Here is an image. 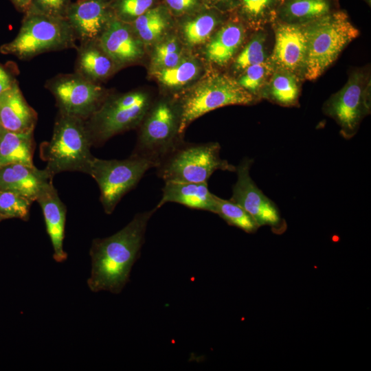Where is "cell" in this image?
I'll list each match as a JSON object with an SVG mask.
<instances>
[{
  "label": "cell",
  "instance_id": "obj_40",
  "mask_svg": "<svg viewBox=\"0 0 371 371\" xmlns=\"http://www.w3.org/2000/svg\"><path fill=\"white\" fill-rule=\"evenodd\" d=\"M1 220H3V218H2V217H1V215H0V221H1Z\"/></svg>",
  "mask_w": 371,
  "mask_h": 371
},
{
  "label": "cell",
  "instance_id": "obj_35",
  "mask_svg": "<svg viewBox=\"0 0 371 371\" xmlns=\"http://www.w3.org/2000/svg\"><path fill=\"white\" fill-rule=\"evenodd\" d=\"M70 3L69 0H31L30 8L27 12L65 19L66 12Z\"/></svg>",
  "mask_w": 371,
  "mask_h": 371
},
{
  "label": "cell",
  "instance_id": "obj_37",
  "mask_svg": "<svg viewBox=\"0 0 371 371\" xmlns=\"http://www.w3.org/2000/svg\"><path fill=\"white\" fill-rule=\"evenodd\" d=\"M14 82L15 80L0 65V93L11 87Z\"/></svg>",
  "mask_w": 371,
  "mask_h": 371
},
{
  "label": "cell",
  "instance_id": "obj_12",
  "mask_svg": "<svg viewBox=\"0 0 371 371\" xmlns=\"http://www.w3.org/2000/svg\"><path fill=\"white\" fill-rule=\"evenodd\" d=\"M253 160L245 158L236 167L237 180L230 200L243 207L257 225L275 226L280 223L279 212L274 204L258 188L250 177Z\"/></svg>",
  "mask_w": 371,
  "mask_h": 371
},
{
  "label": "cell",
  "instance_id": "obj_13",
  "mask_svg": "<svg viewBox=\"0 0 371 371\" xmlns=\"http://www.w3.org/2000/svg\"><path fill=\"white\" fill-rule=\"evenodd\" d=\"M275 43L269 58L275 68L289 71L303 78L307 38L304 24L283 21L274 25Z\"/></svg>",
  "mask_w": 371,
  "mask_h": 371
},
{
  "label": "cell",
  "instance_id": "obj_26",
  "mask_svg": "<svg viewBox=\"0 0 371 371\" xmlns=\"http://www.w3.org/2000/svg\"><path fill=\"white\" fill-rule=\"evenodd\" d=\"M200 66L194 59L183 58L174 67L153 71L159 82L167 88L178 89L196 78Z\"/></svg>",
  "mask_w": 371,
  "mask_h": 371
},
{
  "label": "cell",
  "instance_id": "obj_15",
  "mask_svg": "<svg viewBox=\"0 0 371 371\" xmlns=\"http://www.w3.org/2000/svg\"><path fill=\"white\" fill-rule=\"evenodd\" d=\"M98 42L117 67L135 62L144 54V44L135 34L131 25L115 16Z\"/></svg>",
  "mask_w": 371,
  "mask_h": 371
},
{
  "label": "cell",
  "instance_id": "obj_38",
  "mask_svg": "<svg viewBox=\"0 0 371 371\" xmlns=\"http://www.w3.org/2000/svg\"><path fill=\"white\" fill-rule=\"evenodd\" d=\"M14 7L20 12L25 13L30 8L31 0H10Z\"/></svg>",
  "mask_w": 371,
  "mask_h": 371
},
{
  "label": "cell",
  "instance_id": "obj_18",
  "mask_svg": "<svg viewBox=\"0 0 371 371\" xmlns=\"http://www.w3.org/2000/svg\"><path fill=\"white\" fill-rule=\"evenodd\" d=\"M52 179L45 169L34 166L12 164L0 167V190L21 194L33 201L43 185Z\"/></svg>",
  "mask_w": 371,
  "mask_h": 371
},
{
  "label": "cell",
  "instance_id": "obj_11",
  "mask_svg": "<svg viewBox=\"0 0 371 371\" xmlns=\"http://www.w3.org/2000/svg\"><path fill=\"white\" fill-rule=\"evenodd\" d=\"M59 111L87 120L105 99L103 88L76 73L58 75L47 83Z\"/></svg>",
  "mask_w": 371,
  "mask_h": 371
},
{
  "label": "cell",
  "instance_id": "obj_10",
  "mask_svg": "<svg viewBox=\"0 0 371 371\" xmlns=\"http://www.w3.org/2000/svg\"><path fill=\"white\" fill-rule=\"evenodd\" d=\"M370 92L365 73L357 70L324 104V112L338 124L344 138L352 137L363 117L370 113Z\"/></svg>",
  "mask_w": 371,
  "mask_h": 371
},
{
  "label": "cell",
  "instance_id": "obj_34",
  "mask_svg": "<svg viewBox=\"0 0 371 371\" xmlns=\"http://www.w3.org/2000/svg\"><path fill=\"white\" fill-rule=\"evenodd\" d=\"M153 3L154 0H112L109 5L116 19L131 23L149 10Z\"/></svg>",
  "mask_w": 371,
  "mask_h": 371
},
{
  "label": "cell",
  "instance_id": "obj_36",
  "mask_svg": "<svg viewBox=\"0 0 371 371\" xmlns=\"http://www.w3.org/2000/svg\"><path fill=\"white\" fill-rule=\"evenodd\" d=\"M172 12L183 14L195 9L199 5V0H165Z\"/></svg>",
  "mask_w": 371,
  "mask_h": 371
},
{
  "label": "cell",
  "instance_id": "obj_16",
  "mask_svg": "<svg viewBox=\"0 0 371 371\" xmlns=\"http://www.w3.org/2000/svg\"><path fill=\"white\" fill-rule=\"evenodd\" d=\"M36 201L43 210L46 231L54 250L53 258L57 262H62L67 258L63 248L66 207L60 200L52 179L43 185Z\"/></svg>",
  "mask_w": 371,
  "mask_h": 371
},
{
  "label": "cell",
  "instance_id": "obj_7",
  "mask_svg": "<svg viewBox=\"0 0 371 371\" xmlns=\"http://www.w3.org/2000/svg\"><path fill=\"white\" fill-rule=\"evenodd\" d=\"M151 106L148 95L133 91L106 98L85 120L92 145L139 126Z\"/></svg>",
  "mask_w": 371,
  "mask_h": 371
},
{
  "label": "cell",
  "instance_id": "obj_22",
  "mask_svg": "<svg viewBox=\"0 0 371 371\" xmlns=\"http://www.w3.org/2000/svg\"><path fill=\"white\" fill-rule=\"evenodd\" d=\"M33 131L13 132L0 128V167L12 164L34 166Z\"/></svg>",
  "mask_w": 371,
  "mask_h": 371
},
{
  "label": "cell",
  "instance_id": "obj_4",
  "mask_svg": "<svg viewBox=\"0 0 371 371\" xmlns=\"http://www.w3.org/2000/svg\"><path fill=\"white\" fill-rule=\"evenodd\" d=\"M218 142L188 143L184 140L155 167L165 181L207 182L216 170L235 172L236 166L220 156Z\"/></svg>",
  "mask_w": 371,
  "mask_h": 371
},
{
  "label": "cell",
  "instance_id": "obj_32",
  "mask_svg": "<svg viewBox=\"0 0 371 371\" xmlns=\"http://www.w3.org/2000/svg\"><path fill=\"white\" fill-rule=\"evenodd\" d=\"M32 202L21 194L0 190V215L3 219L17 218L27 221Z\"/></svg>",
  "mask_w": 371,
  "mask_h": 371
},
{
  "label": "cell",
  "instance_id": "obj_28",
  "mask_svg": "<svg viewBox=\"0 0 371 371\" xmlns=\"http://www.w3.org/2000/svg\"><path fill=\"white\" fill-rule=\"evenodd\" d=\"M215 201L214 214H217L229 225L237 227L247 233H253L259 227L251 216L238 203L216 195Z\"/></svg>",
  "mask_w": 371,
  "mask_h": 371
},
{
  "label": "cell",
  "instance_id": "obj_3",
  "mask_svg": "<svg viewBox=\"0 0 371 371\" xmlns=\"http://www.w3.org/2000/svg\"><path fill=\"white\" fill-rule=\"evenodd\" d=\"M307 51L303 78L315 80L338 58L359 31L341 12L304 23Z\"/></svg>",
  "mask_w": 371,
  "mask_h": 371
},
{
  "label": "cell",
  "instance_id": "obj_24",
  "mask_svg": "<svg viewBox=\"0 0 371 371\" xmlns=\"http://www.w3.org/2000/svg\"><path fill=\"white\" fill-rule=\"evenodd\" d=\"M330 0H287L279 14L281 21L304 24L330 13Z\"/></svg>",
  "mask_w": 371,
  "mask_h": 371
},
{
  "label": "cell",
  "instance_id": "obj_29",
  "mask_svg": "<svg viewBox=\"0 0 371 371\" xmlns=\"http://www.w3.org/2000/svg\"><path fill=\"white\" fill-rule=\"evenodd\" d=\"M274 69L275 67L269 58L262 63L245 69L236 80L244 89L259 100Z\"/></svg>",
  "mask_w": 371,
  "mask_h": 371
},
{
  "label": "cell",
  "instance_id": "obj_27",
  "mask_svg": "<svg viewBox=\"0 0 371 371\" xmlns=\"http://www.w3.org/2000/svg\"><path fill=\"white\" fill-rule=\"evenodd\" d=\"M220 22L213 12H205L186 21L182 26V34L190 46L201 45L211 38Z\"/></svg>",
  "mask_w": 371,
  "mask_h": 371
},
{
  "label": "cell",
  "instance_id": "obj_17",
  "mask_svg": "<svg viewBox=\"0 0 371 371\" xmlns=\"http://www.w3.org/2000/svg\"><path fill=\"white\" fill-rule=\"evenodd\" d=\"M36 112L27 104L18 83L0 93V124L13 132L34 131Z\"/></svg>",
  "mask_w": 371,
  "mask_h": 371
},
{
  "label": "cell",
  "instance_id": "obj_5",
  "mask_svg": "<svg viewBox=\"0 0 371 371\" xmlns=\"http://www.w3.org/2000/svg\"><path fill=\"white\" fill-rule=\"evenodd\" d=\"M76 36L65 18L27 12L16 38L1 52L29 59L50 51L76 47Z\"/></svg>",
  "mask_w": 371,
  "mask_h": 371
},
{
  "label": "cell",
  "instance_id": "obj_6",
  "mask_svg": "<svg viewBox=\"0 0 371 371\" xmlns=\"http://www.w3.org/2000/svg\"><path fill=\"white\" fill-rule=\"evenodd\" d=\"M258 101L236 79L226 74H212L177 101L180 111L179 133L183 136L194 120L211 111L228 105H250Z\"/></svg>",
  "mask_w": 371,
  "mask_h": 371
},
{
  "label": "cell",
  "instance_id": "obj_20",
  "mask_svg": "<svg viewBox=\"0 0 371 371\" xmlns=\"http://www.w3.org/2000/svg\"><path fill=\"white\" fill-rule=\"evenodd\" d=\"M245 36L243 24L236 21L227 23L210 38L205 48L207 59L219 66L227 65L238 51Z\"/></svg>",
  "mask_w": 371,
  "mask_h": 371
},
{
  "label": "cell",
  "instance_id": "obj_25",
  "mask_svg": "<svg viewBox=\"0 0 371 371\" xmlns=\"http://www.w3.org/2000/svg\"><path fill=\"white\" fill-rule=\"evenodd\" d=\"M131 27L144 45L158 40L169 26V17L162 6L150 8L133 22Z\"/></svg>",
  "mask_w": 371,
  "mask_h": 371
},
{
  "label": "cell",
  "instance_id": "obj_31",
  "mask_svg": "<svg viewBox=\"0 0 371 371\" xmlns=\"http://www.w3.org/2000/svg\"><path fill=\"white\" fill-rule=\"evenodd\" d=\"M183 58L178 39L169 36L155 46L151 62L153 71L174 67Z\"/></svg>",
  "mask_w": 371,
  "mask_h": 371
},
{
  "label": "cell",
  "instance_id": "obj_39",
  "mask_svg": "<svg viewBox=\"0 0 371 371\" xmlns=\"http://www.w3.org/2000/svg\"><path fill=\"white\" fill-rule=\"evenodd\" d=\"M216 5L221 6H229L232 4L234 0H210Z\"/></svg>",
  "mask_w": 371,
  "mask_h": 371
},
{
  "label": "cell",
  "instance_id": "obj_1",
  "mask_svg": "<svg viewBox=\"0 0 371 371\" xmlns=\"http://www.w3.org/2000/svg\"><path fill=\"white\" fill-rule=\"evenodd\" d=\"M157 210L155 207L137 213L115 234L92 241L89 251L91 269L87 280L92 292L117 294L122 291L140 254L148 223Z\"/></svg>",
  "mask_w": 371,
  "mask_h": 371
},
{
  "label": "cell",
  "instance_id": "obj_41",
  "mask_svg": "<svg viewBox=\"0 0 371 371\" xmlns=\"http://www.w3.org/2000/svg\"><path fill=\"white\" fill-rule=\"evenodd\" d=\"M1 127V124H0V128Z\"/></svg>",
  "mask_w": 371,
  "mask_h": 371
},
{
  "label": "cell",
  "instance_id": "obj_8",
  "mask_svg": "<svg viewBox=\"0 0 371 371\" xmlns=\"http://www.w3.org/2000/svg\"><path fill=\"white\" fill-rule=\"evenodd\" d=\"M178 102L162 99L151 104L141 122L136 146L131 155L158 163L183 141L179 133Z\"/></svg>",
  "mask_w": 371,
  "mask_h": 371
},
{
  "label": "cell",
  "instance_id": "obj_30",
  "mask_svg": "<svg viewBox=\"0 0 371 371\" xmlns=\"http://www.w3.org/2000/svg\"><path fill=\"white\" fill-rule=\"evenodd\" d=\"M267 34L259 30L251 38L234 61V70L242 72L249 66L262 63L269 56L266 49Z\"/></svg>",
  "mask_w": 371,
  "mask_h": 371
},
{
  "label": "cell",
  "instance_id": "obj_9",
  "mask_svg": "<svg viewBox=\"0 0 371 371\" xmlns=\"http://www.w3.org/2000/svg\"><path fill=\"white\" fill-rule=\"evenodd\" d=\"M155 167L154 162L134 155L124 159H102L94 157L87 175L98 183L100 202L105 213L110 214L144 174Z\"/></svg>",
  "mask_w": 371,
  "mask_h": 371
},
{
  "label": "cell",
  "instance_id": "obj_19",
  "mask_svg": "<svg viewBox=\"0 0 371 371\" xmlns=\"http://www.w3.org/2000/svg\"><path fill=\"white\" fill-rule=\"evenodd\" d=\"M166 203L215 213V194L209 190L207 182L165 181L161 198L155 207L158 210Z\"/></svg>",
  "mask_w": 371,
  "mask_h": 371
},
{
  "label": "cell",
  "instance_id": "obj_2",
  "mask_svg": "<svg viewBox=\"0 0 371 371\" xmlns=\"http://www.w3.org/2000/svg\"><path fill=\"white\" fill-rule=\"evenodd\" d=\"M92 146L85 120L59 111L52 137L41 145L40 154L52 177L65 171L88 174L94 158Z\"/></svg>",
  "mask_w": 371,
  "mask_h": 371
},
{
  "label": "cell",
  "instance_id": "obj_23",
  "mask_svg": "<svg viewBox=\"0 0 371 371\" xmlns=\"http://www.w3.org/2000/svg\"><path fill=\"white\" fill-rule=\"evenodd\" d=\"M301 79L289 71L275 68L261 93L260 98L283 106H297Z\"/></svg>",
  "mask_w": 371,
  "mask_h": 371
},
{
  "label": "cell",
  "instance_id": "obj_14",
  "mask_svg": "<svg viewBox=\"0 0 371 371\" xmlns=\"http://www.w3.org/2000/svg\"><path fill=\"white\" fill-rule=\"evenodd\" d=\"M114 16L107 0H77L69 4L65 19L83 43L98 41Z\"/></svg>",
  "mask_w": 371,
  "mask_h": 371
},
{
  "label": "cell",
  "instance_id": "obj_21",
  "mask_svg": "<svg viewBox=\"0 0 371 371\" xmlns=\"http://www.w3.org/2000/svg\"><path fill=\"white\" fill-rule=\"evenodd\" d=\"M117 67L98 41L82 43L78 49L76 73L96 82L106 78Z\"/></svg>",
  "mask_w": 371,
  "mask_h": 371
},
{
  "label": "cell",
  "instance_id": "obj_33",
  "mask_svg": "<svg viewBox=\"0 0 371 371\" xmlns=\"http://www.w3.org/2000/svg\"><path fill=\"white\" fill-rule=\"evenodd\" d=\"M280 0H240L242 12L249 24L260 27L273 19Z\"/></svg>",
  "mask_w": 371,
  "mask_h": 371
}]
</instances>
